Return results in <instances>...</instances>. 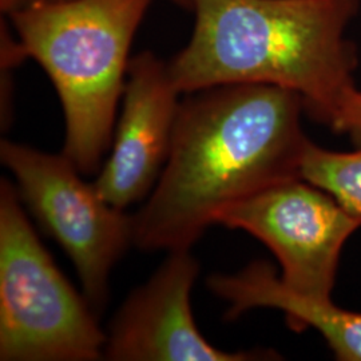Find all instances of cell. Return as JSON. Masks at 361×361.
Here are the masks:
<instances>
[{
  "instance_id": "cell-1",
  "label": "cell",
  "mask_w": 361,
  "mask_h": 361,
  "mask_svg": "<svg viewBox=\"0 0 361 361\" xmlns=\"http://www.w3.org/2000/svg\"><path fill=\"white\" fill-rule=\"evenodd\" d=\"M185 95L166 164L133 214V245L146 252L190 249L228 207L301 178L310 142L293 91L237 83Z\"/></svg>"
},
{
  "instance_id": "cell-2",
  "label": "cell",
  "mask_w": 361,
  "mask_h": 361,
  "mask_svg": "<svg viewBox=\"0 0 361 361\" xmlns=\"http://www.w3.org/2000/svg\"><path fill=\"white\" fill-rule=\"evenodd\" d=\"M359 0H193V35L170 62L180 94L221 85H269L298 94L332 129L357 91L345 38Z\"/></svg>"
},
{
  "instance_id": "cell-3",
  "label": "cell",
  "mask_w": 361,
  "mask_h": 361,
  "mask_svg": "<svg viewBox=\"0 0 361 361\" xmlns=\"http://www.w3.org/2000/svg\"><path fill=\"white\" fill-rule=\"evenodd\" d=\"M152 0H37L13 13L20 56L35 59L63 107V153L98 174L114 137L131 42Z\"/></svg>"
},
{
  "instance_id": "cell-4",
  "label": "cell",
  "mask_w": 361,
  "mask_h": 361,
  "mask_svg": "<svg viewBox=\"0 0 361 361\" xmlns=\"http://www.w3.org/2000/svg\"><path fill=\"white\" fill-rule=\"evenodd\" d=\"M8 180L0 182V360L104 359L106 334L56 267Z\"/></svg>"
},
{
  "instance_id": "cell-5",
  "label": "cell",
  "mask_w": 361,
  "mask_h": 361,
  "mask_svg": "<svg viewBox=\"0 0 361 361\" xmlns=\"http://www.w3.org/2000/svg\"><path fill=\"white\" fill-rule=\"evenodd\" d=\"M0 159L15 177L23 205L73 261L98 314L107 302L111 271L133 245V216L109 204L63 152L51 154L3 140Z\"/></svg>"
},
{
  "instance_id": "cell-6",
  "label": "cell",
  "mask_w": 361,
  "mask_h": 361,
  "mask_svg": "<svg viewBox=\"0 0 361 361\" xmlns=\"http://www.w3.org/2000/svg\"><path fill=\"white\" fill-rule=\"evenodd\" d=\"M217 225L252 234L281 267V281L312 297H331L343 246L361 228L331 194L297 178L274 185L219 214Z\"/></svg>"
},
{
  "instance_id": "cell-7",
  "label": "cell",
  "mask_w": 361,
  "mask_h": 361,
  "mask_svg": "<svg viewBox=\"0 0 361 361\" xmlns=\"http://www.w3.org/2000/svg\"><path fill=\"white\" fill-rule=\"evenodd\" d=\"M200 264L190 249L169 252L109 325L104 359L111 361L261 360L269 352H226L212 345L194 322L192 288Z\"/></svg>"
},
{
  "instance_id": "cell-8",
  "label": "cell",
  "mask_w": 361,
  "mask_h": 361,
  "mask_svg": "<svg viewBox=\"0 0 361 361\" xmlns=\"http://www.w3.org/2000/svg\"><path fill=\"white\" fill-rule=\"evenodd\" d=\"M180 95L168 63L153 52L130 59L111 153L94 180L113 207L125 210L154 189L170 152Z\"/></svg>"
},
{
  "instance_id": "cell-9",
  "label": "cell",
  "mask_w": 361,
  "mask_h": 361,
  "mask_svg": "<svg viewBox=\"0 0 361 361\" xmlns=\"http://www.w3.org/2000/svg\"><path fill=\"white\" fill-rule=\"evenodd\" d=\"M207 288L228 302L229 320L255 308H274L297 332L314 328L336 359L361 361V313L336 307L331 297H312L292 290L264 261H255L235 274H213Z\"/></svg>"
},
{
  "instance_id": "cell-10",
  "label": "cell",
  "mask_w": 361,
  "mask_h": 361,
  "mask_svg": "<svg viewBox=\"0 0 361 361\" xmlns=\"http://www.w3.org/2000/svg\"><path fill=\"white\" fill-rule=\"evenodd\" d=\"M301 178L331 194L349 214L361 219V146L356 152H331L310 141Z\"/></svg>"
},
{
  "instance_id": "cell-11",
  "label": "cell",
  "mask_w": 361,
  "mask_h": 361,
  "mask_svg": "<svg viewBox=\"0 0 361 361\" xmlns=\"http://www.w3.org/2000/svg\"><path fill=\"white\" fill-rule=\"evenodd\" d=\"M335 131L345 133L352 141L361 146V91H356L343 109L336 122Z\"/></svg>"
},
{
  "instance_id": "cell-12",
  "label": "cell",
  "mask_w": 361,
  "mask_h": 361,
  "mask_svg": "<svg viewBox=\"0 0 361 361\" xmlns=\"http://www.w3.org/2000/svg\"><path fill=\"white\" fill-rule=\"evenodd\" d=\"M34 1L37 0H0V8L1 13L11 16L13 13L26 8L27 6L32 4Z\"/></svg>"
},
{
  "instance_id": "cell-13",
  "label": "cell",
  "mask_w": 361,
  "mask_h": 361,
  "mask_svg": "<svg viewBox=\"0 0 361 361\" xmlns=\"http://www.w3.org/2000/svg\"><path fill=\"white\" fill-rule=\"evenodd\" d=\"M171 3L180 6L182 8H186V10H193V0H170Z\"/></svg>"
}]
</instances>
